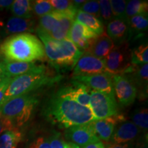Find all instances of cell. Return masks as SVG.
Listing matches in <instances>:
<instances>
[{
    "label": "cell",
    "instance_id": "6da1fadb",
    "mask_svg": "<svg viewBox=\"0 0 148 148\" xmlns=\"http://www.w3.org/2000/svg\"><path fill=\"white\" fill-rule=\"evenodd\" d=\"M44 114L51 121L64 129L95 120L90 108L57 95L47 103Z\"/></svg>",
    "mask_w": 148,
    "mask_h": 148
},
{
    "label": "cell",
    "instance_id": "7a4b0ae2",
    "mask_svg": "<svg viewBox=\"0 0 148 148\" xmlns=\"http://www.w3.org/2000/svg\"><path fill=\"white\" fill-rule=\"evenodd\" d=\"M0 53L5 60L34 62L45 58L42 42L30 33L14 34L0 46Z\"/></svg>",
    "mask_w": 148,
    "mask_h": 148
},
{
    "label": "cell",
    "instance_id": "3957f363",
    "mask_svg": "<svg viewBox=\"0 0 148 148\" xmlns=\"http://www.w3.org/2000/svg\"><path fill=\"white\" fill-rule=\"evenodd\" d=\"M59 79V76H52L43 64L37 65L28 73L11 79L1 106L12 98L28 94L41 86L53 84Z\"/></svg>",
    "mask_w": 148,
    "mask_h": 148
},
{
    "label": "cell",
    "instance_id": "277c9868",
    "mask_svg": "<svg viewBox=\"0 0 148 148\" xmlns=\"http://www.w3.org/2000/svg\"><path fill=\"white\" fill-rule=\"evenodd\" d=\"M36 32L42 40L46 56L53 66L74 67L83 52L73 42L69 39H53L38 27Z\"/></svg>",
    "mask_w": 148,
    "mask_h": 148
},
{
    "label": "cell",
    "instance_id": "5b68a950",
    "mask_svg": "<svg viewBox=\"0 0 148 148\" xmlns=\"http://www.w3.org/2000/svg\"><path fill=\"white\" fill-rule=\"evenodd\" d=\"M38 101L34 95L28 94L14 97L0 106V113L18 128L29 119Z\"/></svg>",
    "mask_w": 148,
    "mask_h": 148
},
{
    "label": "cell",
    "instance_id": "8992f818",
    "mask_svg": "<svg viewBox=\"0 0 148 148\" xmlns=\"http://www.w3.org/2000/svg\"><path fill=\"white\" fill-rule=\"evenodd\" d=\"M131 66V51L126 42L114 46L105 59L106 72L112 75L125 74Z\"/></svg>",
    "mask_w": 148,
    "mask_h": 148
},
{
    "label": "cell",
    "instance_id": "52a82bcc",
    "mask_svg": "<svg viewBox=\"0 0 148 148\" xmlns=\"http://www.w3.org/2000/svg\"><path fill=\"white\" fill-rule=\"evenodd\" d=\"M89 108L96 119H102L118 113L114 94L90 90Z\"/></svg>",
    "mask_w": 148,
    "mask_h": 148
},
{
    "label": "cell",
    "instance_id": "ba28073f",
    "mask_svg": "<svg viewBox=\"0 0 148 148\" xmlns=\"http://www.w3.org/2000/svg\"><path fill=\"white\" fill-rule=\"evenodd\" d=\"M114 93L120 104L127 106L134 103L137 95V88L134 82L125 74L112 75Z\"/></svg>",
    "mask_w": 148,
    "mask_h": 148
},
{
    "label": "cell",
    "instance_id": "9c48e42d",
    "mask_svg": "<svg viewBox=\"0 0 148 148\" xmlns=\"http://www.w3.org/2000/svg\"><path fill=\"white\" fill-rule=\"evenodd\" d=\"M106 72L105 60L83 52L73 67V76H88Z\"/></svg>",
    "mask_w": 148,
    "mask_h": 148
},
{
    "label": "cell",
    "instance_id": "30bf717a",
    "mask_svg": "<svg viewBox=\"0 0 148 148\" xmlns=\"http://www.w3.org/2000/svg\"><path fill=\"white\" fill-rule=\"evenodd\" d=\"M64 136L69 142L79 146V147L99 141L91 122L66 128L64 132Z\"/></svg>",
    "mask_w": 148,
    "mask_h": 148
},
{
    "label": "cell",
    "instance_id": "8fae6325",
    "mask_svg": "<svg viewBox=\"0 0 148 148\" xmlns=\"http://www.w3.org/2000/svg\"><path fill=\"white\" fill-rule=\"evenodd\" d=\"M98 35L82 24L74 21L68 34L67 39L82 52L88 50Z\"/></svg>",
    "mask_w": 148,
    "mask_h": 148
},
{
    "label": "cell",
    "instance_id": "7c38bea8",
    "mask_svg": "<svg viewBox=\"0 0 148 148\" xmlns=\"http://www.w3.org/2000/svg\"><path fill=\"white\" fill-rule=\"evenodd\" d=\"M73 80L82 83L92 90L114 94L112 75L107 72L88 76H73Z\"/></svg>",
    "mask_w": 148,
    "mask_h": 148
},
{
    "label": "cell",
    "instance_id": "4fadbf2b",
    "mask_svg": "<svg viewBox=\"0 0 148 148\" xmlns=\"http://www.w3.org/2000/svg\"><path fill=\"white\" fill-rule=\"evenodd\" d=\"M90 88L82 83L74 81L70 86H66L59 90L57 95L60 97L75 101L81 106L89 108Z\"/></svg>",
    "mask_w": 148,
    "mask_h": 148
},
{
    "label": "cell",
    "instance_id": "5bb4252c",
    "mask_svg": "<svg viewBox=\"0 0 148 148\" xmlns=\"http://www.w3.org/2000/svg\"><path fill=\"white\" fill-rule=\"evenodd\" d=\"M125 120L124 115L117 113L106 119H96L91 123L99 139L108 142L111 139L116 125Z\"/></svg>",
    "mask_w": 148,
    "mask_h": 148
},
{
    "label": "cell",
    "instance_id": "9a60e30c",
    "mask_svg": "<svg viewBox=\"0 0 148 148\" xmlns=\"http://www.w3.org/2000/svg\"><path fill=\"white\" fill-rule=\"evenodd\" d=\"M141 130L132 121H123L116 125L111 139L112 143H131L140 137Z\"/></svg>",
    "mask_w": 148,
    "mask_h": 148
},
{
    "label": "cell",
    "instance_id": "2e32d148",
    "mask_svg": "<svg viewBox=\"0 0 148 148\" xmlns=\"http://www.w3.org/2000/svg\"><path fill=\"white\" fill-rule=\"evenodd\" d=\"M114 46V42L106 32H103L102 34L98 35L88 50L85 52H88L98 58L105 60Z\"/></svg>",
    "mask_w": 148,
    "mask_h": 148
},
{
    "label": "cell",
    "instance_id": "e0dca14e",
    "mask_svg": "<svg viewBox=\"0 0 148 148\" xmlns=\"http://www.w3.org/2000/svg\"><path fill=\"white\" fill-rule=\"evenodd\" d=\"M129 27L127 21L121 18H113L107 25V34L118 45L125 42V40L129 36Z\"/></svg>",
    "mask_w": 148,
    "mask_h": 148
},
{
    "label": "cell",
    "instance_id": "ac0fdd59",
    "mask_svg": "<svg viewBox=\"0 0 148 148\" xmlns=\"http://www.w3.org/2000/svg\"><path fill=\"white\" fill-rule=\"evenodd\" d=\"M36 29L35 21L32 18H23L12 16L5 25L4 30L8 34H17L25 32H34Z\"/></svg>",
    "mask_w": 148,
    "mask_h": 148
},
{
    "label": "cell",
    "instance_id": "d6986e66",
    "mask_svg": "<svg viewBox=\"0 0 148 148\" xmlns=\"http://www.w3.org/2000/svg\"><path fill=\"white\" fill-rule=\"evenodd\" d=\"M3 64V73L5 77L13 78L28 73L36 67L34 62H15L5 60Z\"/></svg>",
    "mask_w": 148,
    "mask_h": 148
},
{
    "label": "cell",
    "instance_id": "ffe728a7",
    "mask_svg": "<svg viewBox=\"0 0 148 148\" xmlns=\"http://www.w3.org/2000/svg\"><path fill=\"white\" fill-rule=\"evenodd\" d=\"M74 21L82 24L83 25L88 27V29H90V30H92L97 35L102 34L104 32L103 31L104 26H103V22L95 18V16L79 10H77Z\"/></svg>",
    "mask_w": 148,
    "mask_h": 148
},
{
    "label": "cell",
    "instance_id": "44dd1931",
    "mask_svg": "<svg viewBox=\"0 0 148 148\" xmlns=\"http://www.w3.org/2000/svg\"><path fill=\"white\" fill-rule=\"evenodd\" d=\"M55 12L58 14L59 16V22L56 29L50 34H49V36L53 39L58 40L67 39L68 34H69L72 24L73 23L74 19L59 13L56 11Z\"/></svg>",
    "mask_w": 148,
    "mask_h": 148
},
{
    "label": "cell",
    "instance_id": "7402d4cb",
    "mask_svg": "<svg viewBox=\"0 0 148 148\" xmlns=\"http://www.w3.org/2000/svg\"><path fill=\"white\" fill-rule=\"evenodd\" d=\"M14 16L23 18H31L33 16L32 1L29 0H15L10 6Z\"/></svg>",
    "mask_w": 148,
    "mask_h": 148
},
{
    "label": "cell",
    "instance_id": "603a6c76",
    "mask_svg": "<svg viewBox=\"0 0 148 148\" xmlns=\"http://www.w3.org/2000/svg\"><path fill=\"white\" fill-rule=\"evenodd\" d=\"M22 135L18 128L5 131L0 134V148H16Z\"/></svg>",
    "mask_w": 148,
    "mask_h": 148
},
{
    "label": "cell",
    "instance_id": "cb8c5ba5",
    "mask_svg": "<svg viewBox=\"0 0 148 148\" xmlns=\"http://www.w3.org/2000/svg\"><path fill=\"white\" fill-rule=\"evenodd\" d=\"M130 32L132 34L140 35L147 31L148 27L147 14H137L132 16L127 21Z\"/></svg>",
    "mask_w": 148,
    "mask_h": 148
},
{
    "label": "cell",
    "instance_id": "d4e9b609",
    "mask_svg": "<svg viewBox=\"0 0 148 148\" xmlns=\"http://www.w3.org/2000/svg\"><path fill=\"white\" fill-rule=\"evenodd\" d=\"M147 1L141 0H130L127 1L125 10V20L127 21L133 16L141 14H147Z\"/></svg>",
    "mask_w": 148,
    "mask_h": 148
},
{
    "label": "cell",
    "instance_id": "484cf974",
    "mask_svg": "<svg viewBox=\"0 0 148 148\" xmlns=\"http://www.w3.org/2000/svg\"><path fill=\"white\" fill-rule=\"evenodd\" d=\"M59 22V16L54 10L50 14L41 16L39 20L38 29L47 34H50L56 29Z\"/></svg>",
    "mask_w": 148,
    "mask_h": 148
},
{
    "label": "cell",
    "instance_id": "4316f807",
    "mask_svg": "<svg viewBox=\"0 0 148 148\" xmlns=\"http://www.w3.org/2000/svg\"><path fill=\"white\" fill-rule=\"evenodd\" d=\"M148 46L147 44H142L131 51V64L132 65H140L147 64Z\"/></svg>",
    "mask_w": 148,
    "mask_h": 148
},
{
    "label": "cell",
    "instance_id": "83f0119b",
    "mask_svg": "<svg viewBox=\"0 0 148 148\" xmlns=\"http://www.w3.org/2000/svg\"><path fill=\"white\" fill-rule=\"evenodd\" d=\"M132 122L140 130L147 131L148 128V111L145 108L135 111L132 117Z\"/></svg>",
    "mask_w": 148,
    "mask_h": 148
},
{
    "label": "cell",
    "instance_id": "f1b7e54d",
    "mask_svg": "<svg viewBox=\"0 0 148 148\" xmlns=\"http://www.w3.org/2000/svg\"><path fill=\"white\" fill-rule=\"evenodd\" d=\"M33 13L41 16L50 14L54 10L53 6L48 0H36L32 1Z\"/></svg>",
    "mask_w": 148,
    "mask_h": 148
},
{
    "label": "cell",
    "instance_id": "f546056e",
    "mask_svg": "<svg viewBox=\"0 0 148 148\" xmlns=\"http://www.w3.org/2000/svg\"><path fill=\"white\" fill-rule=\"evenodd\" d=\"M110 3L114 18L125 20V10L127 1L124 0H111Z\"/></svg>",
    "mask_w": 148,
    "mask_h": 148
},
{
    "label": "cell",
    "instance_id": "4dcf8cb0",
    "mask_svg": "<svg viewBox=\"0 0 148 148\" xmlns=\"http://www.w3.org/2000/svg\"><path fill=\"white\" fill-rule=\"evenodd\" d=\"M78 10L89 14L100 19V10L98 1H86L78 8Z\"/></svg>",
    "mask_w": 148,
    "mask_h": 148
},
{
    "label": "cell",
    "instance_id": "1f68e13d",
    "mask_svg": "<svg viewBox=\"0 0 148 148\" xmlns=\"http://www.w3.org/2000/svg\"><path fill=\"white\" fill-rule=\"evenodd\" d=\"M100 10V17L104 22H110L114 18L111 10L110 3L109 0H100L98 1Z\"/></svg>",
    "mask_w": 148,
    "mask_h": 148
},
{
    "label": "cell",
    "instance_id": "d6a6232c",
    "mask_svg": "<svg viewBox=\"0 0 148 148\" xmlns=\"http://www.w3.org/2000/svg\"><path fill=\"white\" fill-rule=\"evenodd\" d=\"M51 148H65L66 141L62 135L58 132H54L47 138Z\"/></svg>",
    "mask_w": 148,
    "mask_h": 148
},
{
    "label": "cell",
    "instance_id": "836d02e7",
    "mask_svg": "<svg viewBox=\"0 0 148 148\" xmlns=\"http://www.w3.org/2000/svg\"><path fill=\"white\" fill-rule=\"evenodd\" d=\"M14 128L15 127L12 125V122L8 118L3 116L2 114L0 113V134L3 132L10 130Z\"/></svg>",
    "mask_w": 148,
    "mask_h": 148
},
{
    "label": "cell",
    "instance_id": "e575fe53",
    "mask_svg": "<svg viewBox=\"0 0 148 148\" xmlns=\"http://www.w3.org/2000/svg\"><path fill=\"white\" fill-rule=\"evenodd\" d=\"M28 148H51L47 138L38 137L29 144Z\"/></svg>",
    "mask_w": 148,
    "mask_h": 148
},
{
    "label": "cell",
    "instance_id": "d590c367",
    "mask_svg": "<svg viewBox=\"0 0 148 148\" xmlns=\"http://www.w3.org/2000/svg\"><path fill=\"white\" fill-rule=\"evenodd\" d=\"M11 79L12 78H8L5 77L0 82V106H1V102H2L3 97H4V94L7 88H8L9 83H10Z\"/></svg>",
    "mask_w": 148,
    "mask_h": 148
},
{
    "label": "cell",
    "instance_id": "8d00e7d4",
    "mask_svg": "<svg viewBox=\"0 0 148 148\" xmlns=\"http://www.w3.org/2000/svg\"><path fill=\"white\" fill-rule=\"evenodd\" d=\"M104 147L105 148H133L132 143H131L118 144L112 143V142L105 144Z\"/></svg>",
    "mask_w": 148,
    "mask_h": 148
},
{
    "label": "cell",
    "instance_id": "74e56055",
    "mask_svg": "<svg viewBox=\"0 0 148 148\" xmlns=\"http://www.w3.org/2000/svg\"><path fill=\"white\" fill-rule=\"evenodd\" d=\"M12 3V0H0V11L10 8Z\"/></svg>",
    "mask_w": 148,
    "mask_h": 148
},
{
    "label": "cell",
    "instance_id": "f35d334b",
    "mask_svg": "<svg viewBox=\"0 0 148 148\" xmlns=\"http://www.w3.org/2000/svg\"><path fill=\"white\" fill-rule=\"evenodd\" d=\"M134 148H148L147 138L145 139V138H143L138 139Z\"/></svg>",
    "mask_w": 148,
    "mask_h": 148
},
{
    "label": "cell",
    "instance_id": "ab89813d",
    "mask_svg": "<svg viewBox=\"0 0 148 148\" xmlns=\"http://www.w3.org/2000/svg\"><path fill=\"white\" fill-rule=\"evenodd\" d=\"M82 148H105V147L104 144L99 140V141L95 142V143L88 144V145L84 146Z\"/></svg>",
    "mask_w": 148,
    "mask_h": 148
},
{
    "label": "cell",
    "instance_id": "60d3db41",
    "mask_svg": "<svg viewBox=\"0 0 148 148\" xmlns=\"http://www.w3.org/2000/svg\"><path fill=\"white\" fill-rule=\"evenodd\" d=\"M4 78H5V77H4L3 73V64L2 62L0 61V82H1Z\"/></svg>",
    "mask_w": 148,
    "mask_h": 148
},
{
    "label": "cell",
    "instance_id": "b9f144b4",
    "mask_svg": "<svg viewBox=\"0 0 148 148\" xmlns=\"http://www.w3.org/2000/svg\"><path fill=\"white\" fill-rule=\"evenodd\" d=\"M65 148H81V147H79V146L75 145V144L70 143V142H66Z\"/></svg>",
    "mask_w": 148,
    "mask_h": 148
}]
</instances>
